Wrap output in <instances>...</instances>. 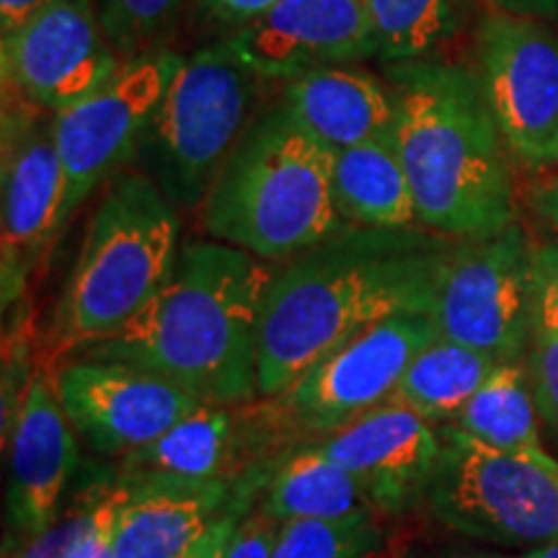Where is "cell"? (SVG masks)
Returning a JSON list of instances; mask_svg holds the SVG:
<instances>
[{"label": "cell", "instance_id": "cb8c5ba5", "mask_svg": "<svg viewBox=\"0 0 558 558\" xmlns=\"http://www.w3.org/2000/svg\"><path fill=\"white\" fill-rule=\"evenodd\" d=\"M538 407L530 386L527 354L501 362L478 393L460 409L450 427H456L486 448L505 452H530L541 448Z\"/></svg>", "mask_w": 558, "mask_h": 558}, {"label": "cell", "instance_id": "f35d334b", "mask_svg": "<svg viewBox=\"0 0 558 558\" xmlns=\"http://www.w3.org/2000/svg\"><path fill=\"white\" fill-rule=\"evenodd\" d=\"M114 525H117V522H114ZM114 525L107 530V535H104L99 546H96L94 554H90V558H114V546H111V538H114Z\"/></svg>", "mask_w": 558, "mask_h": 558}, {"label": "cell", "instance_id": "83f0119b", "mask_svg": "<svg viewBox=\"0 0 558 558\" xmlns=\"http://www.w3.org/2000/svg\"><path fill=\"white\" fill-rule=\"evenodd\" d=\"M186 0H94L101 26L122 62L163 47Z\"/></svg>", "mask_w": 558, "mask_h": 558}, {"label": "cell", "instance_id": "603a6c76", "mask_svg": "<svg viewBox=\"0 0 558 558\" xmlns=\"http://www.w3.org/2000/svg\"><path fill=\"white\" fill-rule=\"evenodd\" d=\"M499 365L501 362L486 352L437 337L411 360L390 401L416 411L432 427H445Z\"/></svg>", "mask_w": 558, "mask_h": 558}, {"label": "cell", "instance_id": "4316f807", "mask_svg": "<svg viewBox=\"0 0 558 558\" xmlns=\"http://www.w3.org/2000/svg\"><path fill=\"white\" fill-rule=\"evenodd\" d=\"M386 541L378 512L290 520L279 525L275 558H373Z\"/></svg>", "mask_w": 558, "mask_h": 558}, {"label": "cell", "instance_id": "e0dca14e", "mask_svg": "<svg viewBox=\"0 0 558 558\" xmlns=\"http://www.w3.org/2000/svg\"><path fill=\"white\" fill-rule=\"evenodd\" d=\"M78 463L73 424L50 383L32 380L11 427L5 550L41 533L58 514L62 494Z\"/></svg>", "mask_w": 558, "mask_h": 558}, {"label": "cell", "instance_id": "d6986e66", "mask_svg": "<svg viewBox=\"0 0 558 558\" xmlns=\"http://www.w3.org/2000/svg\"><path fill=\"white\" fill-rule=\"evenodd\" d=\"M282 104L300 128L331 153L388 135L396 120L388 83L354 65L313 70L288 81Z\"/></svg>", "mask_w": 558, "mask_h": 558}, {"label": "cell", "instance_id": "ab89813d", "mask_svg": "<svg viewBox=\"0 0 558 558\" xmlns=\"http://www.w3.org/2000/svg\"><path fill=\"white\" fill-rule=\"evenodd\" d=\"M530 456H533L535 460H538V463L543 465V469H546V471L550 473V476L556 478V484H558V460H556V458H550L548 452L543 450V448H538V450H530Z\"/></svg>", "mask_w": 558, "mask_h": 558}, {"label": "cell", "instance_id": "7a4b0ae2", "mask_svg": "<svg viewBox=\"0 0 558 558\" xmlns=\"http://www.w3.org/2000/svg\"><path fill=\"white\" fill-rule=\"evenodd\" d=\"M271 269L222 241H190L158 295L78 357L143 367L213 407L259 396V324Z\"/></svg>", "mask_w": 558, "mask_h": 558}, {"label": "cell", "instance_id": "5bb4252c", "mask_svg": "<svg viewBox=\"0 0 558 558\" xmlns=\"http://www.w3.org/2000/svg\"><path fill=\"white\" fill-rule=\"evenodd\" d=\"M54 390L73 429L101 456H128L202 407L171 380L111 360L68 362Z\"/></svg>", "mask_w": 558, "mask_h": 558}, {"label": "cell", "instance_id": "ac0fdd59", "mask_svg": "<svg viewBox=\"0 0 558 558\" xmlns=\"http://www.w3.org/2000/svg\"><path fill=\"white\" fill-rule=\"evenodd\" d=\"M122 488L124 501L111 538L114 558H181L235 494L228 478L202 484L145 481Z\"/></svg>", "mask_w": 558, "mask_h": 558}, {"label": "cell", "instance_id": "4dcf8cb0", "mask_svg": "<svg viewBox=\"0 0 558 558\" xmlns=\"http://www.w3.org/2000/svg\"><path fill=\"white\" fill-rule=\"evenodd\" d=\"M279 522L262 509H251L235 527L226 558H275Z\"/></svg>", "mask_w": 558, "mask_h": 558}, {"label": "cell", "instance_id": "d6a6232c", "mask_svg": "<svg viewBox=\"0 0 558 558\" xmlns=\"http://www.w3.org/2000/svg\"><path fill=\"white\" fill-rule=\"evenodd\" d=\"M279 0H197L202 16L209 26L228 34L243 29V26L264 16L269 9H275Z\"/></svg>", "mask_w": 558, "mask_h": 558}, {"label": "cell", "instance_id": "9c48e42d", "mask_svg": "<svg viewBox=\"0 0 558 558\" xmlns=\"http://www.w3.org/2000/svg\"><path fill=\"white\" fill-rule=\"evenodd\" d=\"M184 60L166 45L140 52L101 88L54 114V143L65 173L62 228L90 194L135 160L140 140Z\"/></svg>", "mask_w": 558, "mask_h": 558}, {"label": "cell", "instance_id": "f546056e", "mask_svg": "<svg viewBox=\"0 0 558 558\" xmlns=\"http://www.w3.org/2000/svg\"><path fill=\"white\" fill-rule=\"evenodd\" d=\"M527 373L538 416L558 435V329L535 324L527 347Z\"/></svg>", "mask_w": 558, "mask_h": 558}, {"label": "cell", "instance_id": "2e32d148", "mask_svg": "<svg viewBox=\"0 0 558 558\" xmlns=\"http://www.w3.org/2000/svg\"><path fill=\"white\" fill-rule=\"evenodd\" d=\"M365 484L378 514H403L427 501L442 437L427 418L388 401L347 427L308 442Z\"/></svg>", "mask_w": 558, "mask_h": 558}, {"label": "cell", "instance_id": "74e56055", "mask_svg": "<svg viewBox=\"0 0 558 558\" xmlns=\"http://www.w3.org/2000/svg\"><path fill=\"white\" fill-rule=\"evenodd\" d=\"M522 558H558V541H550V543H543V546H535V548H527Z\"/></svg>", "mask_w": 558, "mask_h": 558}, {"label": "cell", "instance_id": "8992f818", "mask_svg": "<svg viewBox=\"0 0 558 558\" xmlns=\"http://www.w3.org/2000/svg\"><path fill=\"white\" fill-rule=\"evenodd\" d=\"M262 78L235 58L226 41L202 47L171 81L148 132L140 140L135 166L177 209H194L243 132Z\"/></svg>", "mask_w": 558, "mask_h": 558}, {"label": "cell", "instance_id": "e575fe53", "mask_svg": "<svg viewBox=\"0 0 558 558\" xmlns=\"http://www.w3.org/2000/svg\"><path fill=\"white\" fill-rule=\"evenodd\" d=\"M494 11L525 19H558V0H488Z\"/></svg>", "mask_w": 558, "mask_h": 558}, {"label": "cell", "instance_id": "f1b7e54d", "mask_svg": "<svg viewBox=\"0 0 558 558\" xmlns=\"http://www.w3.org/2000/svg\"><path fill=\"white\" fill-rule=\"evenodd\" d=\"M271 473L275 471H264L262 465L243 473V476L235 481V494L233 499H230L226 512L205 530V535H202V538L181 558H226L228 543L233 538L235 527H239V522L251 512V505L259 497V492L267 488Z\"/></svg>", "mask_w": 558, "mask_h": 558}, {"label": "cell", "instance_id": "5b68a950", "mask_svg": "<svg viewBox=\"0 0 558 558\" xmlns=\"http://www.w3.org/2000/svg\"><path fill=\"white\" fill-rule=\"evenodd\" d=\"M179 233V209L145 173H117L62 290L54 318L60 349L78 352L135 318L177 267Z\"/></svg>", "mask_w": 558, "mask_h": 558}, {"label": "cell", "instance_id": "d4e9b609", "mask_svg": "<svg viewBox=\"0 0 558 558\" xmlns=\"http://www.w3.org/2000/svg\"><path fill=\"white\" fill-rule=\"evenodd\" d=\"M373 24L375 58L424 60L460 32L465 0H365Z\"/></svg>", "mask_w": 558, "mask_h": 558}, {"label": "cell", "instance_id": "30bf717a", "mask_svg": "<svg viewBox=\"0 0 558 558\" xmlns=\"http://www.w3.org/2000/svg\"><path fill=\"white\" fill-rule=\"evenodd\" d=\"M439 337L429 313H399L367 326L284 390V418L311 435H331L393 399L411 360Z\"/></svg>", "mask_w": 558, "mask_h": 558}, {"label": "cell", "instance_id": "8fae6325", "mask_svg": "<svg viewBox=\"0 0 558 558\" xmlns=\"http://www.w3.org/2000/svg\"><path fill=\"white\" fill-rule=\"evenodd\" d=\"M476 75L509 153L548 166L558 140V32L492 11L476 29Z\"/></svg>", "mask_w": 558, "mask_h": 558}, {"label": "cell", "instance_id": "6da1fadb", "mask_svg": "<svg viewBox=\"0 0 558 558\" xmlns=\"http://www.w3.org/2000/svg\"><path fill=\"white\" fill-rule=\"evenodd\" d=\"M452 243L418 226L344 222L271 271L259 324V396L279 399L316 362L383 318L432 316Z\"/></svg>", "mask_w": 558, "mask_h": 558}, {"label": "cell", "instance_id": "836d02e7", "mask_svg": "<svg viewBox=\"0 0 558 558\" xmlns=\"http://www.w3.org/2000/svg\"><path fill=\"white\" fill-rule=\"evenodd\" d=\"M401 558H522V556H501V554H492V550L458 546V543H435V546H427V543H411V546L403 550Z\"/></svg>", "mask_w": 558, "mask_h": 558}, {"label": "cell", "instance_id": "4fadbf2b", "mask_svg": "<svg viewBox=\"0 0 558 558\" xmlns=\"http://www.w3.org/2000/svg\"><path fill=\"white\" fill-rule=\"evenodd\" d=\"M3 99V305H9L62 230L65 173L54 114L9 94Z\"/></svg>", "mask_w": 558, "mask_h": 558}, {"label": "cell", "instance_id": "ffe728a7", "mask_svg": "<svg viewBox=\"0 0 558 558\" xmlns=\"http://www.w3.org/2000/svg\"><path fill=\"white\" fill-rule=\"evenodd\" d=\"M331 192L339 218L365 228H416L409 177L396 150L393 130L333 153Z\"/></svg>", "mask_w": 558, "mask_h": 558}, {"label": "cell", "instance_id": "ba28073f", "mask_svg": "<svg viewBox=\"0 0 558 558\" xmlns=\"http://www.w3.org/2000/svg\"><path fill=\"white\" fill-rule=\"evenodd\" d=\"M535 251L518 222L452 243L432 311L439 337L499 362L525 357L535 329Z\"/></svg>", "mask_w": 558, "mask_h": 558}, {"label": "cell", "instance_id": "52a82bcc", "mask_svg": "<svg viewBox=\"0 0 558 558\" xmlns=\"http://www.w3.org/2000/svg\"><path fill=\"white\" fill-rule=\"evenodd\" d=\"M442 437L427 507L452 533L505 548L558 541V484L530 452L486 448L463 432Z\"/></svg>", "mask_w": 558, "mask_h": 558}, {"label": "cell", "instance_id": "277c9868", "mask_svg": "<svg viewBox=\"0 0 558 558\" xmlns=\"http://www.w3.org/2000/svg\"><path fill=\"white\" fill-rule=\"evenodd\" d=\"M333 153L282 101L254 117L202 202L215 241L262 262H290L344 226L331 192Z\"/></svg>", "mask_w": 558, "mask_h": 558}, {"label": "cell", "instance_id": "44dd1931", "mask_svg": "<svg viewBox=\"0 0 558 558\" xmlns=\"http://www.w3.org/2000/svg\"><path fill=\"white\" fill-rule=\"evenodd\" d=\"M235 424L228 407L202 403L197 411L173 424L158 439L122 456L117 484H145V481H202L226 478L233 452Z\"/></svg>", "mask_w": 558, "mask_h": 558}, {"label": "cell", "instance_id": "d590c367", "mask_svg": "<svg viewBox=\"0 0 558 558\" xmlns=\"http://www.w3.org/2000/svg\"><path fill=\"white\" fill-rule=\"evenodd\" d=\"M47 0H0V34H9L24 24L34 11H39Z\"/></svg>", "mask_w": 558, "mask_h": 558}, {"label": "cell", "instance_id": "9a60e30c", "mask_svg": "<svg viewBox=\"0 0 558 558\" xmlns=\"http://www.w3.org/2000/svg\"><path fill=\"white\" fill-rule=\"evenodd\" d=\"M222 41L262 81H295L313 70L375 58L365 0H279Z\"/></svg>", "mask_w": 558, "mask_h": 558}, {"label": "cell", "instance_id": "1f68e13d", "mask_svg": "<svg viewBox=\"0 0 558 558\" xmlns=\"http://www.w3.org/2000/svg\"><path fill=\"white\" fill-rule=\"evenodd\" d=\"M535 324L558 329V239L535 251Z\"/></svg>", "mask_w": 558, "mask_h": 558}, {"label": "cell", "instance_id": "8d00e7d4", "mask_svg": "<svg viewBox=\"0 0 558 558\" xmlns=\"http://www.w3.org/2000/svg\"><path fill=\"white\" fill-rule=\"evenodd\" d=\"M530 202H533V209L543 220H548L550 226L558 228V173L535 186Z\"/></svg>", "mask_w": 558, "mask_h": 558}, {"label": "cell", "instance_id": "3957f363", "mask_svg": "<svg viewBox=\"0 0 558 558\" xmlns=\"http://www.w3.org/2000/svg\"><path fill=\"white\" fill-rule=\"evenodd\" d=\"M393 140L418 228L452 241L514 222V179L476 70L445 60L386 62Z\"/></svg>", "mask_w": 558, "mask_h": 558}, {"label": "cell", "instance_id": "7c38bea8", "mask_svg": "<svg viewBox=\"0 0 558 558\" xmlns=\"http://www.w3.org/2000/svg\"><path fill=\"white\" fill-rule=\"evenodd\" d=\"M3 94L60 114L122 65L94 0H47L0 41Z\"/></svg>", "mask_w": 558, "mask_h": 558}, {"label": "cell", "instance_id": "7402d4cb", "mask_svg": "<svg viewBox=\"0 0 558 558\" xmlns=\"http://www.w3.org/2000/svg\"><path fill=\"white\" fill-rule=\"evenodd\" d=\"M262 497L259 509L279 525L290 520H331L354 512H375L365 484L337 460L320 456L308 445H300L279 460Z\"/></svg>", "mask_w": 558, "mask_h": 558}, {"label": "cell", "instance_id": "60d3db41", "mask_svg": "<svg viewBox=\"0 0 558 558\" xmlns=\"http://www.w3.org/2000/svg\"><path fill=\"white\" fill-rule=\"evenodd\" d=\"M550 163H558V140H556V145H554V153H550L548 166H550Z\"/></svg>", "mask_w": 558, "mask_h": 558}, {"label": "cell", "instance_id": "484cf974", "mask_svg": "<svg viewBox=\"0 0 558 558\" xmlns=\"http://www.w3.org/2000/svg\"><path fill=\"white\" fill-rule=\"evenodd\" d=\"M124 488L117 478L96 481L60 505L54 520L34 538L5 550V558H90L107 530L117 522Z\"/></svg>", "mask_w": 558, "mask_h": 558}]
</instances>
